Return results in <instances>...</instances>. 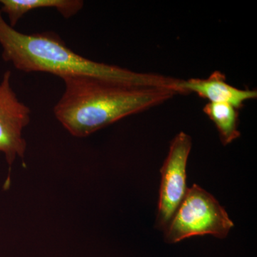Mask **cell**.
<instances>
[{"label": "cell", "instance_id": "obj_1", "mask_svg": "<svg viewBox=\"0 0 257 257\" xmlns=\"http://www.w3.org/2000/svg\"><path fill=\"white\" fill-rule=\"evenodd\" d=\"M63 94L54 107L55 117L72 136L85 138L119 120L172 99L167 88L133 85L74 76L62 79Z\"/></svg>", "mask_w": 257, "mask_h": 257}, {"label": "cell", "instance_id": "obj_2", "mask_svg": "<svg viewBox=\"0 0 257 257\" xmlns=\"http://www.w3.org/2000/svg\"><path fill=\"white\" fill-rule=\"evenodd\" d=\"M0 45L5 62L24 72H45L61 79L87 76L112 82L167 88L174 90L178 79L160 74L140 73L95 62L75 53L52 32L22 33L5 21L0 12Z\"/></svg>", "mask_w": 257, "mask_h": 257}, {"label": "cell", "instance_id": "obj_3", "mask_svg": "<svg viewBox=\"0 0 257 257\" xmlns=\"http://www.w3.org/2000/svg\"><path fill=\"white\" fill-rule=\"evenodd\" d=\"M233 227L234 223L216 198L194 184L164 232L167 242L175 243L207 234L224 239Z\"/></svg>", "mask_w": 257, "mask_h": 257}, {"label": "cell", "instance_id": "obj_4", "mask_svg": "<svg viewBox=\"0 0 257 257\" xmlns=\"http://www.w3.org/2000/svg\"><path fill=\"white\" fill-rule=\"evenodd\" d=\"M192 138L181 132L170 144L168 155L161 168V184L157 227L165 230L170 224L188 191L187 161L192 150Z\"/></svg>", "mask_w": 257, "mask_h": 257}, {"label": "cell", "instance_id": "obj_5", "mask_svg": "<svg viewBox=\"0 0 257 257\" xmlns=\"http://www.w3.org/2000/svg\"><path fill=\"white\" fill-rule=\"evenodd\" d=\"M11 77V71H6L0 82V153L4 154L9 165L17 157L25 156L27 144L23 131L31 119V109L18 99Z\"/></svg>", "mask_w": 257, "mask_h": 257}, {"label": "cell", "instance_id": "obj_6", "mask_svg": "<svg viewBox=\"0 0 257 257\" xmlns=\"http://www.w3.org/2000/svg\"><path fill=\"white\" fill-rule=\"evenodd\" d=\"M180 94L195 93L210 103H224L239 109L244 102L256 99L257 91L241 89L228 84L226 76L215 71L206 79L192 78L180 79L177 86Z\"/></svg>", "mask_w": 257, "mask_h": 257}, {"label": "cell", "instance_id": "obj_7", "mask_svg": "<svg viewBox=\"0 0 257 257\" xmlns=\"http://www.w3.org/2000/svg\"><path fill=\"white\" fill-rule=\"evenodd\" d=\"M0 12L8 15L9 25L16 26L24 15L29 12L42 8H52L65 19L72 18L82 10V0H0Z\"/></svg>", "mask_w": 257, "mask_h": 257}, {"label": "cell", "instance_id": "obj_8", "mask_svg": "<svg viewBox=\"0 0 257 257\" xmlns=\"http://www.w3.org/2000/svg\"><path fill=\"white\" fill-rule=\"evenodd\" d=\"M203 111L215 124L223 145L226 146L239 138V111L234 106L224 103L208 102Z\"/></svg>", "mask_w": 257, "mask_h": 257}]
</instances>
